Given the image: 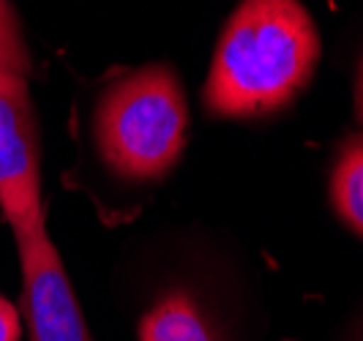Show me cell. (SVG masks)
Listing matches in <instances>:
<instances>
[{"instance_id": "cell-1", "label": "cell", "mask_w": 363, "mask_h": 341, "mask_svg": "<svg viewBox=\"0 0 363 341\" xmlns=\"http://www.w3.org/2000/svg\"><path fill=\"white\" fill-rule=\"evenodd\" d=\"M320 33L301 0H240L230 14L202 88L216 118H262L287 107L320 63Z\"/></svg>"}, {"instance_id": "cell-2", "label": "cell", "mask_w": 363, "mask_h": 341, "mask_svg": "<svg viewBox=\"0 0 363 341\" xmlns=\"http://www.w3.org/2000/svg\"><path fill=\"white\" fill-rule=\"evenodd\" d=\"M186 142L189 107L172 66H140L104 85L93 109V145L115 178L128 183L167 178Z\"/></svg>"}, {"instance_id": "cell-3", "label": "cell", "mask_w": 363, "mask_h": 341, "mask_svg": "<svg viewBox=\"0 0 363 341\" xmlns=\"http://www.w3.org/2000/svg\"><path fill=\"white\" fill-rule=\"evenodd\" d=\"M0 213L14 235L44 227L36 107L14 72H0Z\"/></svg>"}, {"instance_id": "cell-4", "label": "cell", "mask_w": 363, "mask_h": 341, "mask_svg": "<svg viewBox=\"0 0 363 341\" xmlns=\"http://www.w3.org/2000/svg\"><path fill=\"white\" fill-rule=\"evenodd\" d=\"M22 268L19 314L30 341H93L47 224L14 235Z\"/></svg>"}, {"instance_id": "cell-5", "label": "cell", "mask_w": 363, "mask_h": 341, "mask_svg": "<svg viewBox=\"0 0 363 341\" xmlns=\"http://www.w3.org/2000/svg\"><path fill=\"white\" fill-rule=\"evenodd\" d=\"M137 341H227L224 328L194 289H162L137 323Z\"/></svg>"}, {"instance_id": "cell-6", "label": "cell", "mask_w": 363, "mask_h": 341, "mask_svg": "<svg viewBox=\"0 0 363 341\" xmlns=\"http://www.w3.org/2000/svg\"><path fill=\"white\" fill-rule=\"evenodd\" d=\"M330 202L339 221L363 237V131L347 137L330 172Z\"/></svg>"}, {"instance_id": "cell-7", "label": "cell", "mask_w": 363, "mask_h": 341, "mask_svg": "<svg viewBox=\"0 0 363 341\" xmlns=\"http://www.w3.org/2000/svg\"><path fill=\"white\" fill-rule=\"evenodd\" d=\"M30 52L11 0H0V72L30 74Z\"/></svg>"}, {"instance_id": "cell-8", "label": "cell", "mask_w": 363, "mask_h": 341, "mask_svg": "<svg viewBox=\"0 0 363 341\" xmlns=\"http://www.w3.org/2000/svg\"><path fill=\"white\" fill-rule=\"evenodd\" d=\"M22 339V314L9 298L0 295V341Z\"/></svg>"}, {"instance_id": "cell-9", "label": "cell", "mask_w": 363, "mask_h": 341, "mask_svg": "<svg viewBox=\"0 0 363 341\" xmlns=\"http://www.w3.org/2000/svg\"><path fill=\"white\" fill-rule=\"evenodd\" d=\"M355 115L363 123V57L361 66H358V77H355Z\"/></svg>"}, {"instance_id": "cell-10", "label": "cell", "mask_w": 363, "mask_h": 341, "mask_svg": "<svg viewBox=\"0 0 363 341\" xmlns=\"http://www.w3.org/2000/svg\"><path fill=\"white\" fill-rule=\"evenodd\" d=\"M342 341H363V308H361V314L350 323V328L345 330Z\"/></svg>"}]
</instances>
